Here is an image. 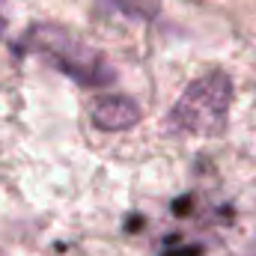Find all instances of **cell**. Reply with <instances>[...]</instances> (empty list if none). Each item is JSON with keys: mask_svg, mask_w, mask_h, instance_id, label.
Returning a JSON list of instances; mask_svg holds the SVG:
<instances>
[{"mask_svg": "<svg viewBox=\"0 0 256 256\" xmlns=\"http://www.w3.org/2000/svg\"><path fill=\"white\" fill-rule=\"evenodd\" d=\"M21 48H30L33 54L45 57L57 72L68 74L74 84L84 86H108L116 80V72L110 68L108 57L86 45L84 39H74L68 30L54 24H36L24 33Z\"/></svg>", "mask_w": 256, "mask_h": 256, "instance_id": "obj_1", "label": "cell"}, {"mask_svg": "<svg viewBox=\"0 0 256 256\" xmlns=\"http://www.w3.org/2000/svg\"><path fill=\"white\" fill-rule=\"evenodd\" d=\"M232 80L226 72H208L191 80L170 108L167 128L191 137H220L230 122Z\"/></svg>", "mask_w": 256, "mask_h": 256, "instance_id": "obj_2", "label": "cell"}, {"mask_svg": "<svg viewBox=\"0 0 256 256\" xmlns=\"http://www.w3.org/2000/svg\"><path fill=\"white\" fill-rule=\"evenodd\" d=\"M90 120L102 131H126L140 122V108L128 96H104L92 104Z\"/></svg>", "mask_w": 256, "mask_h": 256, "instance_id": "obj_3", "label": "cell"}, {"mask_svg": "<svg viewBox=\"0 0 256 256\" xmlns=\"http://www.w3.org/2000/svg\"><path fill=\"white\" fill-rule=\"evenodd\" d=\"M110 6H116L120 12H126L131 18H149L155 9H149V3L146 0H108Z\"/></svg>", "mask_w": 256, "mask_h": 256, "instance_id": "obj_4", "label": "cell"}, {"mask_svg": "<svg viewBox=\"0 0 256 256\" xmlns=\"http://www.w3.org/2000/svg\"><path fill=\"white\" fill-rule=\"evenodd\" d=\"M161 256H202V244H185V248H167Z\"/></svg>", "mask_w": 256, "mask_h": 256, "instance_id": "obj_5", "label": "cell"}, {"mask_svg": "<svg viewBox=\"0 0 256 256\" xmlns=\"http://www.w3.org/2000/svg\"><path fill=\"white\" fill-rule=\"evenodd\" d=\"M3 30H6V18L0 15V36H3Z\"/></svg>", "mask_w": 256, "mask_h": 256, "instance_id": "obj_6", "label": "cell"}]
</instances>
